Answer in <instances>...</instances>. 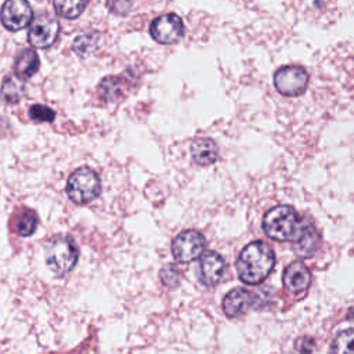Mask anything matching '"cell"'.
<instances>
[{
	"mask_svg": "<svg viewBox=\"0 0 354 354\" xmlns=\"http://www.w3.org/2000/svg\"><path fill=\"white\" fill-rule=\"evenodd\" d=\"M275 266V254L271 246L263 241L248 243L236 259L239 278L249 285L263 282Z\"/></svg>",
	"mask_w": 354,
	"mask_h": 354,
	"instance_id": "1",
	"label": "cell"
},
{
	"mask_svg": "<svg viewBox=\"0 0 354 354\" xmlns=\"http://www.w3.org/2000/svg\"><path fill=\"white\" fill-rule=\"evenodd\" d=\"M308 221L289 205H278L271 207L263 218V230L274 241L278 242H296Z\"/></svg>",
	"mask_w": 354,
	"mask_h": 354,
	"instance_id": "2",
	"label": "cell"
},
{
	"mask_svg": "<svg viewBox=\"0 0 354 354\" xmlns=\"http://www.w3.org/2000/svg\"><path fill=\"white\" fill-rule=\"evenodd\" d=\"M46 263L58 277L66 275L73 270L79 257V249L69 235L58 234L50 238L44 248Z\"/></svg>",
	"mask_w": 354,
	"mask_h": 354,
	"instance_id": "3",
	"label": "cell"
},
{
	"mask_svg": "<svg viewBox=\"0 0 354 354\" xmlns=\"http://www.w3.org/2000/svg\"><path fill=\"white\" fill-rule=\"evenodd\" d=\"M101 181L97 173L90 167L75 170L66 183V194L69 199L77 205L91 202L100 195Z\"/></svg>",
	"mask_w": 354,
	"mask_h": 354,
	"instance_id": "4",
	"label": "cell"
},
{
	"mask_svg": "<svg viewBox=\"0 0 354 354\" xmlns=\"http://www.w3.org/2000/svg\"><path fill=\"white\" fill-rule=\"evenodd\" d=\"M308 84V73L303 66L286 65L279 68L274 75V86L277 91L286 97L300 95Z\"/></svg>",
	"mask_w": 354,
	"mask_h": 354,
	"instance_id": "5",
	"label": "cell"
},
{
	"mask_svg": "<svg viewBox=\"0 0 354 354\" xmlns=\"http://www.w3.org/2000/svg\"><path fill=\"white\" fill-rule=\"evenodd\" d=\"M206 241L196 230H185L180 232L171 242V253L180 263H189L203 253Z\"/></svg>",
	"mask_w": 354,
	"mask_h": 354,
	"instance_id": "6",
	"label": "cell"
},
{
	"mask_svg": "<svg viewBox=\"0 0 354 354\" xmlns=\"http://www.w3.org/2000/svg\"><path fill=\"white\" fill-rule=\"evenodd\" d=\"M59 33V24L48 14L37 15L28 32L29 43L36 48H47L54 44Z\"/></svg>",
	"mask_w": 354,
	"mask_h": 354,
	"instance_id": "7",
	"label": "cell"
},
{
	"mask_svg": "<svg viewBox=\"0 0 354 354\" xmlns=\"http://www.w3.org/2000/svg\"><path fill=\"white\" fill-rule=\"evenodd\" d=\"M152 39L160 44H171L184 35V24L177 14H165L155 18L149 26Z\"/></svg>",
	"mask_w": 354,
	"mask_h": 354,
	"instance_id": "8",
	"label": "cell"
},
{
	"mask_svg": "<svg viewBox=\"0 0 354 354\" xmlns=\"http://www.w3.org/2000/svg\"><path fill=\"white\" fill-rule=\"evenodd\" d=\"M33 12L28 0H6L0 10V21L8 30H19L32 22Z\"/></svg>",
	"mask_w": 354,
	"mask_h": 354,
	"instance_id": "9",
	"label": "cell"
},
{
	"mask_svg": "<svg viewBox=\"0 0 354 354\" xmlns=\"http://www.w3.org/2000/svg\"><path fill=\"white\" fill-rule=\"evenodd\" d=\"M227 271V263L221 254L209 250L201 256L199 275L201 282L206 286H214L224 278Z\"/></svg>",
	"mask_w": 354,
	"mask_h": 354,
	"instance_id": "10",
	"label": "cell"
},
{
	"mask_svg": "<svg viewBox=\"0 0 354 354\" xmlns=\"http://www.w3.org/2000/svg\"><path fill=\"white\" fill-rule=\"evenodd\" d=\"M256 296L248 289L235 288L230 290L223 300V310L227 317L236 318L243 315L254 303Z\"/></svg>",
	"mask_w": 354,
	"mask_h": 354,
	"instance_id": "11",
	"label": "cell"
},
{
	"mask_svg": "<svg viewBox=\"0 0 354 354\" xmlns=\"http://www.w3.org/2000/svg\"><path fill=\"white\" fill-rule=\"evenodd\" d=\"M283 285L293 293L304 292L311 283L310 270L301 261L290 263L283 271Z\"/></svg>",
	"mask_w": 354,
	"mask_h": 354,
	"instance_id": "12",
	"label": "cell"
},
{
	"mask_svg": "<svg viewBox=\"0 0 354 354\" xmlns=\"http://www.w3.org/2000/svg\"><path fill=\"white\" fill-rule=\"evenodd\" d=\"M191 156L199 166H209L217 160L218 149L212 138H196L191 144Z\"/></svg>",
	"mask_w": 354,
	"mask_h": 354,
	"instance_id": "13",
	"label": "cell"
},
{
	"mask_svg": "<svg viewBox=\"0 0 354 354\" xmlns=\"http://www.w3.org/2000/svg\"><path fill=\"white\" fill-rule=\"evenodd\" d=\"M321 245V235L318 230L311 224L307 223L301 236L293 243V250L300 257H311Z\"/></svg>",
	"mask_w": 354,
	"mask_h": 354,
	"instance_id": "14",
	"label": "cell"
},
{
	"mask_svg": "<svg viewBox=\"0 0 354 354\" xmlns=\"http://www.w3.org/2000/svg\"><path fill=\"white\" fill-rule=\"evenodd\" d=\"M39 66L40 61L37 53L32 48H26L17 55L14 62V72L19 79H29L37 72Z\"/></svg>",
	"mask_w": 354,
	"mask_h": 354,
	"instance_id": "15",
	"label": "cell"
},
{
	"mask_svg": "<svg viewBox=\"0 0 354 354\" xmlns=\"http://www.w3.org/2000/svg\"><path fill=\"white\" fill-rule=\"evenodd\" d=\"M25 94V83L19 77L8 75L3 79L0 95L8 104H17Z\"/></svg>",
	"mask_w": 354,
	"mask_h": 354,
	"instance_id": "16",
	"label": "cell"
},
{
	"mask_svg": "<svg viewBox=\"0 0 354 354\" xmlns=\"http://www.w3.org/2000/svg\"><path fill=\"white\" fill-rule=\"evenodd\" d=\"M55 12L66 19H75L82 15L87 6V0H53Z\"/></svg>",
	"mask_w": 354,
	"mask_h": 354,
	"instance_id": "17",
	"label": "cell"
},
{
	"mask_svg": "<svg viewBox=\"0 0 354 354\" xmlns=\"http://www.w3.org/2000/svg\"><path fill=\"white\" fill-rule=\"evenodd\" d=\"M37 225V216L30 209H22L14 218V230L22 236H29L35 232Z\"/></svg>",
	"mask_w": 354,
	"mask_h": 354,
	"instance_id": "18",
	"label": "cell"
},
{
	"mask_svg": "<svg viewBox=\"0 0 354 354\" xmlns=\"http://www.w3.org/2000/svg\"><path fill=\"white\" fill-rule=\"evenodd\" d=\"M98 44V36L94 32H84L75 37L72 48L80 57H88L94 53Z\"/></svg>",
	"mask_w": 354,
	"mask_h": 354,
	"instance_id": "19",
	"label": "cell"
},
{
	"mask_svg": "<svg viewBox=\"0 0 354 354\" xmlns=\"http://www.w3.org/2000/svg\"><path fill=\"white\" fill-rule=\"evenodd\" d=\"M122 80L116 76H108L101 80L98 94L104 101H116L122 95Z\"/></svg>",
	"mask_w": 354,
	"mask_h": 354,
	"instance_id": "20",
	"label": "cell"
},
{
	"mask_svg": "<svg viewBox=\"0 0 354 354\" xmlns=\"http://www.w3.org/2000/svg\"><path fill=\"white\" fill-rule=\"evenodd\" d=\"M329 354H354V329L337 333L330 344Z\"/></svg>",
	"mask_w": 354,
	"mask_h": 354,
	"instance_id": "21",
	"label": "cell"
},
{
	"mask_svg": "<svg viewBox=\"0 0 354 354\" xmlns=\"http://www.w3.org/2000/svg\"><path fill=\"white\" fill-rule=\"evenodd\" d=\"M29 116L36 122H53L55 118V112L47 105L35 104L29 108Z\"/></svg>",
	"mask_w": 354,
	"mask_h": 354,
	"instance_id": "22",
	"label": "cell"
},
{
	"mask_svg": "<svg viewBox=\"0 0 354 354\" xmlns=\"http://www.w3.org/2000/svg\"><path fill=\"white\" fill-rule=\"evenodd\" d=\"M160 281L167 288H176L180 283V272L174 264H166L160 272Z\"/></svg>",
	"mask_w": 354,
	"mask_h": 354,
	"instance_id": "23",
	"label": "cell"
},
{
	"mask_svg": "<svg viewBox=\"0 0 354 354\" xmlns=\"http://www.w3.org/2000/svg\"><path fill=\"white\" fill-rule=\"evenodd\" d=\"M106 6L109 11L116 15H127L131 10L130 0H106Z\"/></svg>",
	"mask_w": 354,
	"mask_h": 354,
	"instance_id": "24",
	"label": "cell"
},
{
	"mask_svg": "<svg viewBox=\"0 0 354 354\" xmlns=\"http://www.w3.org/2000/svg\"><path fill=\"white\" fill-rule=\"evenodd\" d=\"M295 347L300 354H311L315 348V340L310 336H301L296 340Z\"/></svg>",
	"mask_w": 354,
	"mask_h": 354,
	"instance_id": "25",
	"label": "cell"
}]
</instances>
